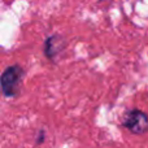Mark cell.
Segmentation results:
<instances>
[{"mask_svg":"<svg viewBox=\"0 0 148 148\" xmlns=\"http://www.w3.org/2000/svg\"><path fill=\"white\" fill-rule=\"evenodd\" d=\"M23 75H25V70L18 64L5 68L0 78L1 92L5 97H12L17 95V92L20 91L21 83L23 81Z\"/></svg>","mask_w":148,"mask_h":148,"instance_id":"obj_1","label":"cell"},{"mask_svg":"<svg viewBox=\"0 0 148 148\" xmlns=\"http://www.w3.org/2000/svg\"><path fill=\"white\" fill-rule=\"evenodd\" d=\"M65 47H66V40H65L64 36H61L60 34H52L46 39V42L43 44L44 56L47 59L52 60L57 55L61 53L65 49Z\"/></svg>","mask_w":148,"mask_h":148,"instance_id":"obj_3","label":"cell"},{"mask_svg":"<svg viewBox=\"0 0 148 148\" xmlns=\"http://www.w3.org/2000/svg\"><path fill=\"white\" fill-rule=\"evenodd\" d=\"M44 138H46V134H44V130H39L38 131V136H36V144H42L44 142Z\"/></svg>","mask_w":148,"mask_h":148,"instance_id":"obj_4","label":"cell"},{"mask_svg":"<svg viewBox=\"0 0 148 148\" xmlns=\"http://www.w3.org/2000/svg\"><path fill=\"white\" fill-rule=\"evenodd\" d=\"M122 126L135 135H142L148 131V114L143 110L131 109L125 113Z\"/></svg>","mask_w":148,"mask_h":148,"instance_id":"obj_2","label":"cell"}]
</instances>
